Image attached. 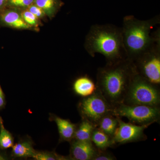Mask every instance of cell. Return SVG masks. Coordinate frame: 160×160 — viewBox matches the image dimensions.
<instances>
[{
    "mask_svg": "<svg viewBox=\"0 0 160 160\" xmlns=\"http://www.w3.org/2000/svg\"><path fill=\"white\" fill-rule=\"evenodd\" d=\"M136 72L133 63L127 58L106 63L98 69L97 89L113 107L122 104Z\"/></svg>",
    "mask_w": 160,
    "mask_h": 160,
    "instance_id": "obj_1",
    "label": "cell"
},
{
    "mask_svg": "<svg viewBox=\"0 0 160 160\" xmlns=\"http://www.w3.org/2000/svg\"><path fill=\"white\" fill-rule=\"evenodd\" d=\"M85 47L90 56L103 55L106 63L127 58L122 29L111 24L93 25L86 36Z\"/></svg>",
    "mask_w": 160,
    "mask_h": 160,
    "instance_id": "obj_2",
    "label": "cell"
},
{
    "mask_svg": "<svg viewBox=\"0 0 160 160\" xmlns=\"http://www.w3.org/2000/svg\"><path fill=\"white\" fill-rule=\"evenodd\" d=\"M160 23L159 15L146 20H140L133 15L124 18L122 29L123 44L127 58L133 61L151 46L160 35L159 28L151 34V29Z\"/></svg>",
    "mask_w": 160,
    "mask_h": 160,
    "instance_id": "obj_3",
    "label": "cell"
},
{
    "mask_svg": "<svg viewBox=\"0 0 160 160\" xmlns=\"http://www.w3.org/2000/svg\"><path fill=\"white\" fill-rule=\"evenodd\" d=\"M122 103L128 105L160 106V86L153 85L136 72Z\"/></svg>",
    "mask_w": 160,
    "mask_h": 160,
    "instance_id": "obj_4",
    "label": "cell"
},
{
    "mask_svg": "<svg viewBox=\"0 0 160 160\" xmlns=\"http://www.w3.org/2000/svg\"><path fill=\"white\" fill-rule=\"evenodd\" d=\"M138 74L153 85H160V35L133 61Z\"/></svg>",
    "mask_w": 160,
    "mask_h": 160,
    "instance_id": "obj_5",
    "label": "cell"
},
{
    "mask_svg": "<svg viewBox=\"0 0 160 160\" xmlns=\"http://www.w3.org/2000/svg\"><path fill=\"white\" fill-rule=\"evenodd\" d=\"M112 114L118 117H125L136 125L149 126L160 122V106L145 105L119 104L114 106Z\"/></svg>",
    "mask_w": 160,
    "mask_h": 160,
    "instance_id": "obj_6",
    "label": "cell"
},
{
    "mask_svg": "<svg viewBox=\"0 0 160 160\" xmlns=\"http://www.w3.org/2000/svg\"><path fill=\"white\" fill-rule=\"evenodd\" d=\"M113 108L97 89L91 95L83 98L78 106L82 118L88 120L96 127H98L102 118L112 114Z\"/></svg>",
    "mask_w": 160,
    "mask_h": 160,
    "instance_id": "obj_7",
    "label": "cell"
},
{
    "mask_svg": "<svg viewBox=\"0 0 160 160\" xmlns=\"http://www.w3.org/2000/svg\"><path fill=\"white\" fill-rule=\"evenodd\" d=\"M118 126L116 130L112 140L115 146L135 142L145 141L147 139L144 131L148 126L136 125L131 122L126 123L117 117Z\"/></svg>",
    "mask_w": 160,
    "mask_h": 160,
    "instance_id": "obj_8",
    "label": "cell"
},
{
    "mask_svg": "<svg viewBox=\"0 0 160 160\" xmlns=\"http://www.w3.org/2000/svg\"><path fill=\"white\" fill-rule=\"evenodd\" d=\"M70 143L69 156L72 160H93L99 151L92 141L73 139Z\"/></svg>",
    "mask_w": 160,
    "mask_h": 160,
    "instance_id": "obj_9",
    "label": "cell"
},
{
    "mask_svg": "<svg viewBox=\"0 0 160 160\" xmlns=\"http://www.w3.org/2000/svg\"><path fill=\"white\" fill-rule=\"evenodd\" d=\"M49 120L54 121L57 126L59 133V142H70L74 138L78 124L72 122L69 119H65L53 114H50Z\"/></svg>",
    "mask_w": 160,
    "mask_h": 160,
    "instance_id": "obj_10",
    "label": "cell"
},
{
    "mask_svg": "<svg viewBox=\"0 0 160 160\" xmlns=\"http://www.w3.org/2000/svg\"><path fill=\"white\" fill-rule=\"evenodd\" d=\"M33 141L29 137L20 139L12 147L11 157L13 158H34L36 150L33 148Z\"/></svg>",
    "mask_w": 160,
    "mask_h": 160,
    "instance_id": "obj_11",
    "label": "cell"
},
{
    "mask_svg": "<svg viewBox=\"0 0 160 160\" xmlns=\"http://www.w3.org/2000/svg\"><path fill=\"white\" fill-rule=\"evenodd\" d=\"M0 22L4 25L17 29L31 28L22 17V14L14 9H7L0 12Z\"/></svg>",
    "mask_w": 160,
    "mask_h": 160,
    "instance_id": "obj_12",
    "label": "cell"
},
{
    "mask_svg": "<svg viewBox=\"0 0 160 160\" xmlns=\"http://www.w3.org/2000/svg\"><path fill=\"white\" fill-rule=\"evenodd\" d=\"M73 91L76 94L82 97L91 95L96 90V85L87 76L81 77L75 81L73 84Z\"/></svg>",
    "mask_w": 160,
    "mask_h": 160,
    "instance_id": "obj_13",
    "label": "cell"
},
{
    "mask_svg": "<svg viewBox=\"0 0 160 160\" xmlns=\"http://www.w3.org/2000/svg\"><path fill=\"white\" fill-rule=\"evenodd\" d=\"M91 141L98 150H106L115 146L112 138L97 127L95 128L91 137Z\"/></svg>",
    "mask_w": 160,
    "mask_h": 160,
    "instance_id": "obj_14",
    "label": "cell"
},
{
    "mask_svg": "<svg viewBox=\"0 0 160 160\" xmlns=\"http://www.w3.org/2000/svg\"><path fill=\"white\" fill-rule=\"evenodd\" d=\"M93 124L88 120L82 119L78 124L75 132L73 139L80 141H91V137L96 128Z\"/></svg>",
    "mask_w": 160,
    "mask_h": 160,
    "instance_id": "obj_15",
    "label": "cell"
},
{
    "mask_svg": "<svg viewBox=\"0 0 160 160\" xmlns=\"http://www.w3.org/2000/svg\"><path fill=\"white\" fill-rule=\"evenodd\" d=\"M118 126V121L117 117L110 114L101 119L97 127L112 138Z\"/></svg>",
    "mask_w": 160,
    "mask_h": 160,
    "instance_id": "obj_16",
    "label": "cell"
},
{
    "mask_svg": "<svg viewBox=\"0 0 160 160\" xmlns=\"http://www.w3.org/2000/svg\"><path fill=\"white\" fill-rule=\"evenodd\" d=\"M34 4L50 18L53 17L62 5L61 0H34Z\"/></svg>",
    "mask_w": 160,
    "mask_h": 160,
    "instance_id": "obj_17",
    "label": "cell"
},
{
    "mask_svg": "<svg viewBox=\"0 0 160 160\" xmlns=\"http://www.w3.org/2000/svg\"><path fill=\"white\" fill-rule=\"evenodd\" d=\"M14 145V138L5 128L3 120L0 116V149L3 150L12 147Z\"/></svg>",
    "mask_w": 160,
    "mask_h": 160,
    "instance_id": "obj_18",
    "label": "cell"
},
{
    "mask_svg": "<svg viewBox=\"0 0 160 160\" xmlns=\"http://www.w3.org/2000/svg\"><path fill=\"white\" fill-rule=\"evenodd\" d=\"M33 159L37 160H72L70 156H64L55 151H36Z\"/></svg>",
    "mask_w": 160,
    "mask_h": 160,
    "instance_id": "obj_19",
    "label": "cell"
},
{
    "mask_svg": "<svg viewBox=\"0 0 160 160\" xmlns=\"http://www.w3.org/2000/svg\"><path fill=\"white\" fill-rule=\"evenodd\" d=\"M34 0H8L7 7L19 9H27L34 3Z\"/></svg>",
    "mask_w": 160,
    "mask_h": 160,
    "instance_id": "obj_20",
    "label": "cell"
},
{
    "mask_svg": "<svg viewBox=\"0 0 160 160\" xmlns=\"http://www.w3.org/2000/svg\"><path fill=\"white\" fill-rule=\"evenodd\" d=\"M22 17L25 22L30 27L36 26L38 23V18L32 14L28 9H24L21 13Z\"/></svg>",
    "mask_w": 160,
    "mask_h": 160,
    "instance_id": "obj_21",
    "label": "cell"
},
{
    "mask_svg": "<svg viewBox=\"0 0 160 160\" xmlns=\"http://www.w3.org/2000/svg\"><path fill=\"white\" fill-rule=\"evenodd\" d=\"M117 158L114 155L109 152L107 151V149L105 150H99L97 154L94 158L93 160H114Z\"/></svg>",
    "mask_w": 160,
    "mask_h": 160,
    "instance_id": "obj_22",
    "label": "cell"
},
{
    "mask_svg": "<svg viewBox=\"0 0 160 160\" xmlns=\"http://www.w3.org/2000/svg\"><path fill=\"white\" fill-rule=\"evenodd\" d=\"M32 14L34 15L38 18H41L46 15L44 11L39 7L36 5L34 3L29 6L27 9Z\"/></svg>",
    "mask_w": 160,
    "mask_h": 160,
    "instance_id": "obj_23",
    "label": "cell"
},
{
    "mask_svg": "<svg viewBox=\"0 0 160 160\" xmlns=\"http://www.w3.org/2000/svg\"><path fill=\"white\" fill-rule=\"evenodd\" d=\"M6 102L5 93L0 85V111L5 108Z\"/></svg>",
    "mask_w": 160,
    "mask_h": 160,
    "instance_id": "obj_24",
    "label": "cell"
},
{
    "mask_svg": "<svg viewBox=\"0 0 160 160\" xmlns=\"http://www.w3.org/2000/svg\"><path fill=\"white\" fill-rule=\"evenodd\" d=\"M8 0H0V12L7 8Z\"/></svg>",
    "mask_w": 160,
    "mask_h": 160,
    "instance_id": "obj_25",
    "label": "cell"
},
{
    "mask_svg": "<svg viewBox=\"0 0 160 160\" xmlns=\"http://www.w3.org/2000/svg\"><path fill=\"white\" fill-rule=\"evenodd\" d=\"M8 159H9V157L6 152H5V150L0 149V160Z\"/></svg>",
    "mask_w": 160,
    "mask_h": 160,
    "instance_id": "obj_26",
    "label": "cell"
}]
</instances>
